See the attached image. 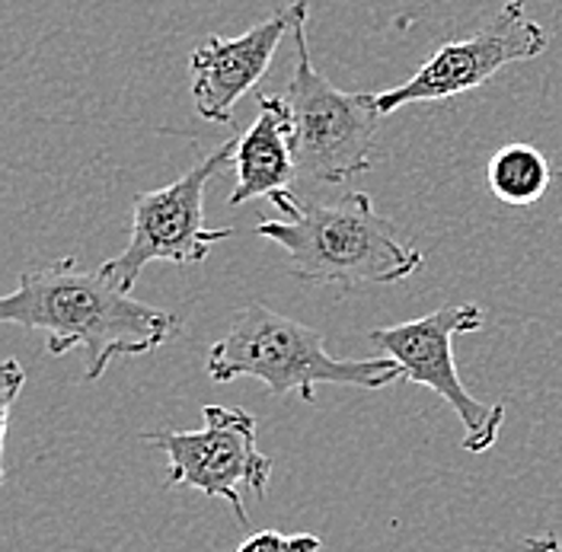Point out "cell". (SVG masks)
<instances>
[{"label": "cell", "mask_w": 562, "mask_h": 552, "mask_svg": "<svg viewBox=\"0 0 562 552\" xmlns=\"http://www.w3.org/2000/svg\"><path fill=\"white\" fill-rule=\"evenodd\" d=\"M0 319L26 333H42L45 354L52 358L83 348L87 383L103 378L115 358L147 354L179 333L176 313L135 301L103 266L83 269L77 259L23 272L16 288L0 301Z\"/></svg>", "instance_id": "6da1fadb"}, {"label": "cell", "mask_w": 562, "mask_h": 552, "mask_svg": "<svg viewBox=\"0 0 562 552\" xmlns=\"http://www.w3.org/2000/svg\"><path fill=\"white\" fill-rule=\"evenodd\" d=\"M281 221H259L256 234L279 243L288 272L304 284H396L425 262L368 192L339 202H301L291 189L269 199Z\"/></svg>", "instance_id": "7a4b0ae2"}, {"label": "cell", "mask_w": 562, "mask_h": 552, "mask_svg": "<svg viewBox=\"0 0 562 552\" xmlns=\"http://www.w3.org/2000/svg\"><path fill=\"white\" fill-rule=\"evenodd\" d=\"M209 378L214 383L256 378L272 396L297 393L304 403H316V383L381 390L403 380V368L393 358H333L319 329L266 304H246L227 336L209 348Z\"/></svg>", "instance_id": "3957f363"}, {"label": "cell", "mask_w": 562, "mask_h": 552, "mask_svg": "<svg viewBox=\"0 0 562 552\" xmlns=\"http://www.w3.org/2000/svg\"><path fill=\"white\" fill-rule=\"evenodd\" d=\"M294 70L284 90L291 109V150L311 182H346L374 167L381 109L374 93H346L314 68L307 48V0H294Z\"/></svg>", "instance_id": "277c9868"}, {"label": "cell", "mask_w": 562, "mask_h": 552, "mask_svg": "<svg viewBox=\"0 0 562 552\" xmlns=\"http://www.w3.org/2000/svg\"><path fill=\"white\" fill-rule=\"evenodd\" d=\"M234 154H237V138L224 140L176 182L135 199L132 240L119 256L103 262V269L115 278V284L132 291L144 266L150 262H173V266L205 262L217 243L231 240L237 234L234 227H217V230L205 227V189L227 164H234Z\"/></svg>", "instance_id": "5b68a950"}, {"label": "cell", "mask_w": 562, "mask_h": 552, "mask_svg": "<svg viewBox=\"0 0 562 552\" xmlns=\"http://www.w3.org/2000/svg\"><path fill=\"white\" fill-rule=\"evenodd\" d=\"M205 428L144 435L147 444L167 453V485L195 488L224 498L240 527H249L244 488L256 498L269 495L272 460L256 448V418L240 406H205Z\"/></svg>", "instance_id": "8992f818"}, {"label": "cell", "mask_w": 562, "mask_h": 552, "mask_svg": "<svg viewBox=\"0 0 562 552\" xmlns=\"http://www.w3.org/2000/svg\"><path fill=\"white\" fill-rule=\"evenodd\" d=\"M483 326V311L476 304L460 307H441L425 313L419 319L396 323L384 329H371V346L381 348L386 358H393L403 368V378L419 383L441 396L463 425V450L486 453L498 441L502 421H505V403L486 406L476 396L467 393L460 383L454 364V339L463 333H473Z\"/></svg>", "instance_id": "52a82bcc"}, {"label": "cell", "mask_w": 562, "mask_h": 552, "mask_svg": "<svg viewBox=\"0 0 562 552\" xmlns=\"http://www.w3.org/2000/svg\"><path fill=\"white\" fill-rule=\"evenodd\" d=\"M550 45L547 30L527 16L521 0H508L483 30L445 42L406 83L378 93L381 115H390L409 103H441L470 93L508 65L540 58Z\"/></svg>", "instance_id": "ba28073f"}, {"label": "cell", "mask_w": 562, "mask_h": 552, "mask_svg": "<svg viewBox=\"0 0 562 552\" xmlns=\"http://www.w3.org/2000/svg\"><path fill=\"white\" fill-rule=\"evenodd\" d=\"M294 30V10H279L269 20L249 26L244 35L221 38L209 35L192 52V103L195 112L214 122L234 128V109L246 93L266 77L279 52L284 33Z\"/></svg>", "instance_id": "9c48e42d"}, {"label": "cell", "mask_w": 562, "mask_h": 552, "mask_svg": "<svg viewBox=\"0 0 562 552\" xmlns=\"http://www.w3.org/2000/svg\"><path fill=\"white\" fill-rule=\"evenodd\" d=\"M237 185L227 199L231 207H240L252 199H272L291 189L297 173L291 150V109L284 97H259V115L244 138H237Z\"/></svg>", "instance_id": "30bf717a"}, {"label": "cell", "mask_w": 562, "mask_h": 552, "mask_svg": "<svg viewBox=\"0 0 562 552\" xmlns=\"http://www.w3.org/2000/svg\"><path fill=\"white\" fill-rule=\"evenodd\" d=\"M550 182H553V170L547 157L525 140L498 147L486 167V185L502 205H533L543 199Z\"/></svg>", "instance_id": "8fae6325"}, {"label": "cell", "mask_w": 562, "mask_h": 552, "mask_svg": "<svg viewBox=\"0 0 562 552\" xmlns=\"http://www.w3.org/2000/svg\"><path fill=\"white\" fill-rule=\"evenodd\" d=\"M319 537L314 533H281V530H259L249 533L237 552H319Z\"/></svg>", "instance_id": "7c38bea8"}, {"label": "cell", "mask_w": 562, "mask_h": 552, "mask_svg": "<svg viewBox=\"0 0 562 552\" xmlns=\"http://www.w3.org/2000/svg\"><path fill=\"white\" fill-rule=\"evenodd\" d=\"M525 552H560V540L553 533H543V537H527Z\"/></svg>", "instance_id": "4fadbf2b"}]
</instances>
